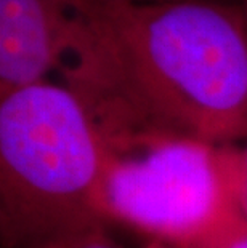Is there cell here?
Listing matches in <instances>:
<instances>
[{
  "mask_svg": "<svg viewBox=\"0 0 247 248\" xmlns=\"http://www.w3.org/2000/svg\"><path fill=\"white\" fill-rule=\"evenodd\" d=\"M79 13L81 0H0V98L61 69Z\"/></svg>",
  "mask_w": 247,
  "mask_h": 248,
  "instance_id": "277c9868",
  "label": "cell"
},
{
  "mask_svg": "<svg viewBox=\"0 0 247 248\" xmlns=\"http://www.w3.org/2000/svg\"><path fill=\"white\" fill-rule=\"evenodd\" d=\"M44 248H117V245L106 235L103 228H98L58 240L55 244H50Z\"/></svg>",
  "mask_w": 247,
  "mask_h": 248,
  "instance_id": "52a82bcc",
  "label": "cell"
},
{
  "mask_svg": "<svg viewBox=\"0 0 247 248\" xmlns=\"http://www.w3.org/2000/svg\"><path fill=\"white\" fill-rule=\"evenodd\" d=\"M106 140L66 85L39 82L0 101V234L7 248H44L103 228Z\"/></svg>",
  "mask_w": 247,
  "mask_h": 248,
  "instance_id": "7a4b0ae2",
  "label": "cell"
},
{
  "mask_svg": "<svg viewBox=\"0 0 247 248\" xmlns=\"http://www.w3.org/2000/svg\"><path fill=\"white\" fill-rule=\"evenodd\" d=\"M223 159L236 212L247 221V144L243 147L223 146Z\"/></svg>",
  "mask_w": 247,
  "mask_h": 248,
  "instance_id": "5b68a950",
  "label": "cell"
},
{
  "mask_svg": "<svg viewBox=\"0 0 247 248\" xmlns=\"http://www.w3.org/2000/svg\"><path fill=\"white\" fill-rule=\"evenodd\" d=\"M133 2H151V0H133Z\"/></svg>",
  "mask_w": 247,
  "mask_h": 248,
  "instance_id": "9c48e42d",
  "label": "cell"
},
{
  "mask_svg": "<svg viewBox=\"0 0 247 248\" xmlns=\"http://www.w3.org/2000/svg\"><path fill=\"white\" fill-rule=\"evenodd\" d=\"M198 248H247V221L234 216L212 232Z\"/></svg>",
  "mask_w": 247,
  "mask_h": 248,
  "instance_id": "8992f818",
  "label": "cell"
},
{
  "mask_svg": "<svg viewBox=\"0 0 247 248\" xmlns=\"http://www.w3.org/2000/svg\"><path fill=\"white\" fill-rule=\"evenodd\" d=\"M146 248H165V245L159 244V242H149L148 247H146Z\"/></svg>",
  "mask_w": 247,
  "mask_h": 248,
  "instance_id": "ba28073f",
  "label": "cell"
},
{
  "mask_svg": "<svg viewBox=\"0 0 247 248\" xmlns=\"http://www.w3.org/2000/svg\"><path fill=\"white\" fill-rule=\"evenodd\" d=\"M99 186L103 221L149 242L198 248L234 216L223 146L180 136L106 142Z\"/></svg>",
  "mask_w": 247,
  "mask_h": 248,
  "instance_id": "3957f363",
  "label": "cell"
},
{
  "mask_svg": "<svg viewBox=\"0 0 247 248\" xmlns=\"http://www.w3.org/2000/svg\"><path fill=\"white\" fill-rule=\"evenodd\" d=\"M106 142L247 136V18L207 0H81L61 66Z\"/></svg>",
  "mask_w": 247,
  "mask_h": 248,
  "instance_id": "6da1fadb",
  "label": "cell"
}]
</instances>
